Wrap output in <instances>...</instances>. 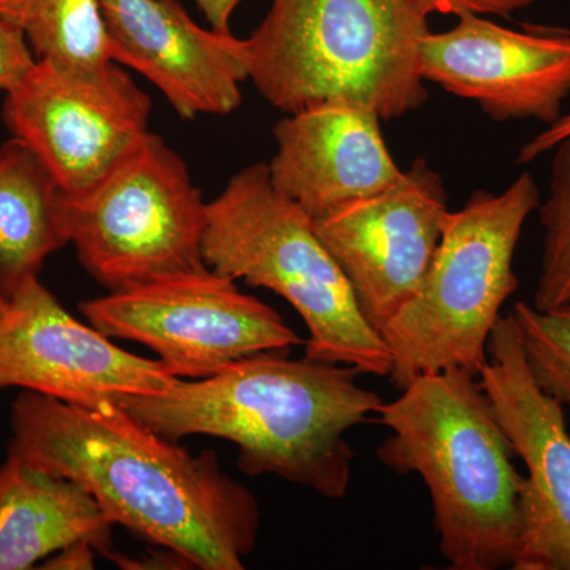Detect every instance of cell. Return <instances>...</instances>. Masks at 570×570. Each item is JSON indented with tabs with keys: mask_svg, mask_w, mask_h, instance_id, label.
<instances>
[{
	"mask_svg": "<svg viewBox=\"0 0 570 570\" xmlns=\"http://www.w3.org/2000/svg\"><path fill=\"white\" fill-rule=\"evenodd\" d=\"M151 100L119 63L36 59L6 92L3 121L66 193L85 189L149 132Z\"/></svg>",
	"mask_w": 570,
	"mask_h": 570,
	"instance_id": "obj_9",
	"label": "cell"
},
{
	"mask_svg": "<svg viewBox=\"0 0 570 570\" xmlns=\"http://www.w3.org/2000/svg\"><path fill=\"white\" fill-rule=\"evenodd\" d=\"M428 13L460 14L474 13L482 17H510L527 9L538 0H417Z\"/></svg>",
	"mask_w": 570,
	"mask_h": 570,
	"instance_id": "obj_22",
	"label": "cell"
},
{
	"mask_svg": "<svg viewBox=\"0 0 570 570\" xmlns=\"http://www.w3.org/2000/svg\"><path fill=\"white\" fill-rule=\"evenodd\" d=\"M96 499L73 480L7 456L0 468V570H28L77 542L110 558L111 530Z\"/></svg>",
	"mask_w": 570,
	"mask_h": 570,
	"instance_id": "obj_16",
	"label": "cell"
},
{
	"mask_svg": "<svg viewBox=\"0 0 570 570\" xmlns=\"http://www.w3.org/2000/svg\"><path fill=\"white\" fill-rule=\"evenodd\" d=\"M97 551L91 543L77 542L66 547V549L52 554L50 560L45 561L40 569L51 570H85L94 569V557Z\"/></svg>",
	"mask_w": 570,
	"mask_h": 570,
	"instance_id": "obj_24",
	"label": "cell"
},
{
	"mask_svg": "<svg viewBox=\"0 0 570 570\" xmlns=\"http://www.w3.org/2000/svg\"><path fill=\"white\" fill-rule=\"evenodd\" d=\"M205 264L283 296L307 326L305 356L387 377L393 358L363 316L313 217L273 186L268 164L243 168L206 205Z\"/></svg>",
	"mask_w": 570,
	"mask_h": 570,
	"instance_id": "obj_5",
	"label": "cell"
},
{
	"mask_svg": "<svg viewBox=\"0 0 570 570\" xmlns=\"http://www.w3.org/2000/svg\"><path fill=\"white\" fill-rule=\"evenodd\" d=\"M381 121L376 112L346 104L287 115L273 129V186L314 220L389 189L404 170L385 145Z\"/></svg>",
	"mask_w": 570,
	"mask_h": 570,
	"instance_id": "obj_15",
	"label": "cell"
},
{
	"mask_svg": "<svg viewBox=\"0 0 570 570\" xmlns=\"http://www.w3.org/2000/svg\"><path fill=\"white\" fill-rule=\"evenodd\" d=\"M0 17L24 36L37 59L111 61L100 0H0Z\"/></svg>",
	"mask_w": 570,
	"mask_h": 570,
	"instance_id": "obj_18",
	"label": "cell"
},
{
	"mask_svg": "<svg viewBox=\"0 0 570 570\" xmlns=\"http://www.w3.org/2000/svg\"><path fill=\"white\" fill-rule=\"evenodd\" d=\"M242 0H195L214 31L230 32L232 14Z\"/></svg>",
	"mask_w": 570,
	"mask_h": 570,
	"instance_id": "obj_25",
	"label": "cell"
},
{
	"mask_svg": "<svg viewBox=\"0 0 570 570\" xmlns=\"http://www.w3.org/2000/svg\"><path fill=\"white\" fill-rule=\"evenodd\" d=\"M539 204L538 183L521 174L501 194L475 190L463 208L449 213L425 279L381 330L397 390L439 371L478 376L491 330L519 288L513 257Z\"/></svg>",
	"mask_w": 570,
	"mask_h": 570,
	"instance_id": "obj_6",
	"label": "cell"
},
{
	"mask_svg": "<svg viewBox=\"0 0 570 570\" xmlns=\"http://www.w3.org/2000/svg\"><path fill=\"white\" fill-rule=\"evenodd\" d=\"M425 81L472 100L494 121L557 122L570 96V31L513 29L482 14H460L450 31L420 48Z\"/></svg>",
	"mask_w": 570,
	"mask_h": 570,
	"instance_id": "obj_13",
	"label": "cell"
},
{
	"mask_svg": "<svg viewBox=\"0 0 570 570\" xmlns=\"http://www.w3.org/2000/svg\"><path fill=\"white\" fill-rule=\"evenodd\" d=\"M108 55L137 70L183 119L230 115L249 80L245 39L204 29L178 0H100Z\"/></svg>",
	"mask_w": 570,
	"mask_h": 570,
	"instance_id": "obj_14",
	"label": "cell"
},
{
	"mask_svg": "<svg viewBox=\"0 0 570 570\" xmlns=\"http://www.w3.org/2000/svg\"><path fill=\"white\" fill-rule=\"evenodd\" d=\"M9 453L73 480L121 524L190 568L242 570L261 509L212 450L193 455L116 403L88 407L24 392L11 406Z\"/></svg>",
	"mask_w": 570,
	"mask_h": 570,
	"instance_id": "obj_1",
	"label": "cell"
},
{
	"mask_svg": "<svg viewBox=\"0 0 570 570\" xmlns=\"http://www.w3.org/2000/svg\"><path fill=\"white\" fill-rule=\"evenodd\" d=\"M36 59L24 36L0 17V91H9L31 69Z\"/></svg>",
	"mask_w": 570,
	"mask_h": 570,
	"instance_id": "obj_21",
	"label": "cell"
},
{
	"mask_svg": "<svg viewBox=\"0 0 570 570\" xmlns=\"http://www.w3.org/2000/svg\"><path fill=\"white\" fill-rule=\"evenodd\" d=\"M480 387L527 466L523 534L513 570H570V433L564 406L532 377L512 314L498 318Z\"/></svg>",
	"mask_w": 570,
	"mask_h": 570,
	"instance_id": "obj_12",
	"label": "cell"
},
{
	"mask_svg": "<svg viewBox=\"0 0 570 570\" xmlns=\"http://www.w3.org/2000/svg\"><path fill=\"white\" fill-rule=\"evenodd\" d=\"M285 354L246 356L214 376L179 379L160 395H121L115 403L171 441L234 442L247 475H277L340 501L355 460L347 431L370 422L384 401L360 385L358 367Z\"/></svg>",
	"mask_w": 570,
	"mask_h": 570,
	"instance_id": "obj_2",
	"label": "cell"
},
{
	"mask_svg": "<svg viewBox=\"0 0 570 570\" xmlns=\"http://www.w3.org/2000/svg\"><path fill=\"white\" fill-rule=\"evenodd\" d=\"M80 311L105 336L151 348L181 379L214 376L246 356L306 343L272 306L212 269L110 292Z\"/></svg>",
	"mask_w": 570,
	"mask_h": 570,
	"instance_id": "obj_8",
	"label": "cell"
},
{
	"mask_svg": "<svg viewBox=\"0 0 570 570\" xmlns=\"http://www.w3.org/2000/svg\"><path fill=\"white\" fill-rule=\"evenodd\" d=\"M206 205L181 157L149 130L85 189H59L56 217L86 273L124 292L209 269Z\"/></svg>",
	"mask_w": 570,
	"mask_h": 570,
	"instance_id": "obj_7",
	"label": "cell"
},
{
	"mask_svg": "<svg viewBox=\"0 0 570 570\" xmlns=\"http://www.w3.org/2000/svg\"><path fill=\"white\" fill-rule=\"evenodd\" d=\"M179 379L159 360L130 354L82 325L39 276L21 284L0 314V390L96 407L121 395H160Z\"/></svg>",
	"mask_w": 570,
	"mask_h": 570,
	"instance_id": "obj_11",
	"label": "cell"
},
{
	"mask_svg": "<svg viewBox=\"0 0 570 570\" xmlns=\"http://www.w3.org/2000/svg\"><path fill=\"white\" fill-rule=\"evenodd\" d=\"M570 135V112L562 115L549 129L535 135L520 149L519 164H531L543 154L553 151L554 146Z\"/></svg>",
	"mask_w": 570,
	"mask_h": 570,
	"instance_id": "obj_23",
	"label": "cell"
},
{
	"mask_svg": "<svg viewBox=\"0 0 570 570\" xmlns=\"http://www.w3.org/2000/svg\"><path fill=\"white\" fill-rule=\"evenodd\" d=\"M550 194L539 204L542 264L532 306L551 309L570 302V135L554 146Z\"/></svg>",
	"mask_w": 570,
	"mask_h": 570,
	"instance_id": "obj_19",
	"label": "cell"
},
{
	"mask_svg": "<svg viewBox=\"0 0 570 570\" xmlns=\"http://www.w3.org/2000/svg\"><path fill=\"white\" fill-rule=\"evenodd\" d=\"M428 17L417 0H272L245 39L249 81L287 115L346 104L403 118L428 100Z\"/></svg>",
	"mask_w": 570,
	"mask_h": 570,
	"instance_id": "obj_4",
	"label": "cell"
},
{
	"mask_svg": "<svg viewBox=\"0 0 570 570\" xmlns=\"http://www.w3.org/2000/svg\"><path fill=\"white\" fill-rule=\"evenodd\" d=\"M510 314L532 377L547 395L570 409V302L551 309L517 302Z\"/></svg>",
	"mask_w": 570,
	"mask_h": 570,
	"instance_id": "obj_20",
	"label": "cell"
},
{
	"mask_svg": "<svg viewBox=\"0 0 570 570\" xmlns=\"http://www.w3.org/2000/svg\"><path fill=\"white\" fill-rule=\"evenodd\" d=\"M401 392L379 407V422L392 434L377 459L425 482L450 569H512L523 534L524 475L478 376L439 371Z\"/></svg>",
	"mask_w": 570,
	"mask_h": 570,
	"instance_id": "obj_3",
	"label": "cell"
},
{
	"mask_svg": "<svg viewBox=\"0 0 570 570\" xmlns=\"http://www.w3.org/2000/svg\"><path fill=\"white\" fill-rule=\"evenodd\" d=\"M449 213L444 179L417 157L389 189L314 220L379 333L425 279Z\"/></svg>",
	"mask_w": 570,
	"mask_h": 570,
	"instance_id": "obj_10",
	"label": "cell"
},
{
	"mask_svg": "<svg viewBox=\"0 0 570 570\" xmlns=\"http://www.w3.org/2000/svg\"><path fill=\"white\" fill-rule=\"evenodd\" d=\"M7 302H9V298H7L6 294H3L2 287H0V314L6 309Z\"/></svg>",
	"mask_w": 570,
	"mask_h": 570,
	"instance_id": "obj_26",
	"label": "cell"
},
{
	"mask_svg": "<svg viewBox=\"0 0 570 570\" xmlns=\"http://www.w3.org/2000/svg\"><path fill=\"white\" fill-rule=\"evenodd\" d=\"M59 189L24 142L11 138L0 146V287L7 298L67 246L56 217Z\"/></svg>",
	"mask_w": 570,
	"mask_h": 570,
	"instance_id": "obj_17",
	"label": "cell"
}]
</instances>
